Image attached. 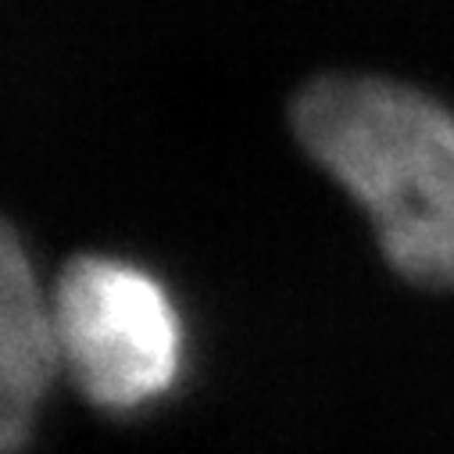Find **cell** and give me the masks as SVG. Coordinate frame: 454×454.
<instances>
[{"label":"cell","instance_id":"cell-1","mask_svg":"<svg viewBox=\"0 0 454 454\" xmlns=\"http://www.w3.org/2000/svg\"><path fill=\"white\" fill-rule=\"evenodd\" d=\"M294 133L365 207L404 279L454 286V115L443 104L372 75H325L294 100Z\"/></svg>","mask_w":454,"mask_h":454},{"label":"cell","instance_id":"cell-2","mask_svg":"<svg viewBox=\"0 0 454 454\" xmlns=\"http://www.w3.org/2000/svg\"><path fill=\"white\" fill-rule=\"evenodd\" d=\"M61 362L104 408H137L165 394L179 372V315L147 272L82 254L54 294Z\"/></svg>","mask_w":454,"mask_h":454},{"label":"cell","instance_id":"cell-3","mask_svg":"<svg viewBox=\"0 0 454 454\" xmlns=\"http://www.w3.org/2000/svg\"><path fill=\"white\" fill-rule=\"evenodd\" d=\"M61 362L54 308L15 230L0 233V447L15 454L33 429L36 404Z\"/></svg>","mask_w":454,"mask_h":454}]
</instances>
